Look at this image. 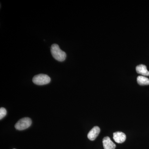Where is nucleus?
I'll use <instances>...</instances> for the list:
<instances>
[{"mask_svg":"<svg viewBox=\"0 0 149 149\" xmlns=\"http://www.w3.org/2000/svg\"><path fill=\"white\" fill-rule=\"evenodd\" d=\"M51 52L54 58L58 61H63L66 58V53L61 50L57 44H53L51 46Z\"/></svg>","mask_w":149,"mask_h":149,"instance_id":"f257e3e1","label":"nucleus"},{"mask_svg":"<svg viewBox=\"0 0 149 149\" xmlns=\"http://www.w3.org/2000/svg\"><path fill=\"white\" fill-rule=\"evenodd\" d=\"M32 81L37 85H45L50 82L51 78L47 74H40L35 75L32 79Z\"/></svg>","mask_w":149,"mask_h":149,"instance_id":"f03ea898","label":"nucleus"},{"mask_svg":"<svg viewBox=\"0 0 149 149\" xmlns=\"http://www.w3.org/2000/svg\"><path fill=\"white\" fill-rule=\"evenodd\" d=\"M32 123V120L29 118H23L17 121L15 125V127L17 130H24L30 127Z\"/></svg>","mask_w":149,"mask_h":149,"instance_id":"7ed1b4c3","label":"nucleus"},{"mask_svg":"<svg viewBox=\"0 0 149 149\" xmlns=\"http://www.w3.org/2000/svg\"><path fill=\"white\" fill-rule=\"evenodd\" d=\"M126 138L125 133L123 132H116L113 133V140L118 143H122L125 142Z\"/></svg>","mask_w":149,"mask_h":149,"instance_id":"20e7f679","label":"nucleus"},{"mask_svg":"<svg viewBox=\"0 0 149 149\" xmlns=\"http://www.w3.org/2000/svg\"><path fill=\"white\" fill-rule=\"evenodd\" d=\"M100 132V128L98 126H95L88 133V139L91 141H94L98 136Z\"/></svg>","mask_w":149,"mask_h":149,"instance_id":"39448f33","label":"nucleus"},{"mask_svg":"<svg viewBox=\"0 0 149 149\" xmlns=\"http://www.w3.org/2000/svg\"><path fill=\"white\" fill-rule=\"evenodd\" d=\"M102 143L104 149H115L116 147L115 144L109 137L104 138L103 139Z\"/></svg>","mask_w":149,"mask_h":149,"instance_id":"423d86ee","label":"nucleus"},{"mask_svg":"<svg viewBox=\"0 0 149 149\" xmlns=\"http://www.w3.org/2000/svg\"><path fill=\"white\" fill-rule=\"evenodd\" d=\"M136 71L137 73L144 76H149V71L147 69V67L144 65H139L136 66Z\"/></svg>","mask_w":149,"mask_h":149,"instance_id":"0eeeda50","label":"nucleus"},{"mask_svg":"<svg viewBox=\"0 0 149 149\" xmlns=\"http://www.w3.org/2000/svg\"><path fill=\"white\" fill-rule=\"evenodd\" d=\"M137 83L140 85H149V79L144 76H139L137 77Z\"/></svg>","mask_w":149,"mask_h":149,"instance_id":"6e6552de","label":"nucleus"},{"mask_svg":"<svg viewBox=\"0 0 149 149\" xmlns=\"http://www.w3.org/2000/svg\"><path fill=\"white\" fill-rule=\"evenodd\" d=\"M7 111L4 108H1L0 109V119H2L6 116Z\"/></svg>","mask_w":149,"mask_h":149,"instance_id":"1a4fd4ad","label":"nucleus"},{"mask_svg":"<svg viewBox=\"0 0 149 149\" xmlns=\"http://www.w3.org/2000/svg\"></svg>","mask_w":149,"mask_h":149,"instance_id":"9d476101","label":"nucleus"}]
</instances>
